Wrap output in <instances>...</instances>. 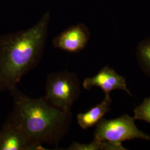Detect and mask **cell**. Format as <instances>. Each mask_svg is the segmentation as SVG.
Wrapping results in <instances>:
<instances>
[{
	"instance_id": "obj_8",
	"label": "cell",
	"mask_w": 150,
	"mask_h": 150,
	"mask_svg": "<svg viewBox=\"0 0 150 150\" xmlns=\"http://www.w3.org/2000/svg\"><path fill=\"white\" fill-rule=\"evenodd\" d=\"M112 99L110 94H105L102 102L91 108L85 113H80L77 116L79 125L83 129H87L96 125L103 116L110 111Z\"/></svg>"
},
{
	"instance_id": "obj_2",
	"label": "cell",
	"mask_w": 150,
	"mask_h": 150,
	"mask_svg": "<svg viewBox=\"0 0 150 150\" xmlns=\"http://www.w3.org/2000/svg\"><path fill=\"white\" fill-rule=\"evenodd\" d=\"M50 19L49 12L25 30L0 37V91H10L34 69L43 54Z\"/></svg>"
},
{
	"instance_id": "obj_6",
	"label": "cell",
	"mask_w": 150,
	"mask_h": 150,
	"mask_svg": "<svg viewBox=\"0 0 150 150\" xmlns=\"http://www.w3.org/2000/svg\"><path fill=\"white\" fill-rule=\"evenodd\" d=\"M82 86L86 90H90L93 87H100L105 94H110L113 90H121L132 96L127 86L126 79L108 66L103 67L95 76L85 79Z\"/></svg>"
},
{
	"instance_id": "obj_9",
	"label": "cell",
	"mask_w": 150,
	"mask_h": 150,
	"mask_svg": "<svg viewBox=\"0 0 150 150\" xmlns=\"http://www.w3.org/2000/svg\"><path fill=\"white\" fill-rule=\"evenodd\" d=\"M68 150H126L122 144L117 145L107 141L94 139L89 144L73 142Z\"/></svg>"
},
{
	"instance_id": "obj_10",
	"label": "cell",
	"mask_w": 150,
	"mask_h": 150,
	"mask_svg": "<svg viewBox=\"0 0 150 150\" xmlns=\"http://www.w3.org/2000/svg\"><path fill=\"white\" fill-rule=\"evenodd\" d=\"M136 55L141 70L150 77V37L138 44Z\"/></svg>"
},
{
	"instance_id": "obj_7",
	"label": "cell",
	"mask_w": 150,
	"mask_h": 150,
	"mask_svg": "<svg viewBox=\"0 0 150 150\" xmlns=\"http://www.w3.org/2000/svg\"><path fill=\"white\" fill-rule=\"evenodd\" d=\"M35 150L23 130L8 116L0 129V150Z\"/></svg>"
},
{
	"instance_id": "obj_1",
	"label": "cell",
	"mask_w": 150,
	"mask_h": 150,
	"mask_svg": "<svg viewBox=\"0 0 150 150\" xmlns=\"http://www.w3.org/2000/svg\"><path fill=\"white\" fill-rule=\"evenodd\" d=\"M10 92L13 105L9 116L21 127L35 149L43 150L44 144L59 145L69 131L71 111L54 107L44 97L28 96L17 87Z\"/></svg>"
},
{
	"instance_id": "obj_3",
	"label": "cell",
	"mask_w": 150,
	"mask_h": 150,
	"mask_svg": "<svg viewBox=\"0 0 150 150\" xmlns=\"http://www.w3.org/2000/svg\"><path fill=\"white\" fill-rule=\"evenodd\" d=\"M78 76L73 72L63 71L50 74L46 81L45 98L54 107L65 112L71 108L80 95Z\"/></svg>"
},
{
	"instance_id": "obj_11",
	"label": "cell",
	"mask_w": 150,
	"mask_h": 150,
	"mask_svg": "<svg viewBox=\"0 0 150 150\" xmlns=\"http://www.w3.org/2000/svg\"><path fill=\"white\" fill-rule=\"evenodd\" d=\"M135 120H142L150 123V97L144 99L143 102L134 110Z\"/></svg>"
},
{
	"instance_id": "obj_4",
	"label": "cell",
	"mask_w": 150,
	"mask_h": 150,
	"mask_svg": "<svg viewBox=\"0 0 150 150\" xmlns=\"http://www.w3.org/2000/svg\"><path fill=\"white\" fill-rule=\"evenodd\" d=\"M134 118L125 114L117 118H103L96 124L93 139L107 141L120 145L126 140L142 139L150 141V135L140 130L136 125Z\"/></svg>"
},
{
	"instance_id": "obj_5",
	"label": "cell",
	"mask_w": 150,
	"mask_h": 150,
	"mask_svg": "<svg viewBox=\"0 0 150 150\" xmlns=\"http://www.w3.org/2000/svg\"><path fill=\"white\" fill-rule=\"evenodd\" d=\"M89 29L83 23H79L67 28L54 38L55 48L64 51L76 53L86 47L90 38Z\"/></svg>"
}]
</instances>
